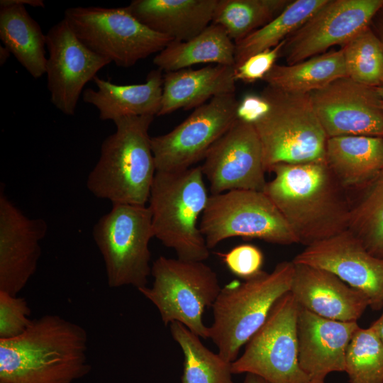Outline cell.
Returning a JSON list of instances; mask_svg holds the SVG:
<instances>
[{
    "mask_svg": "<svg viewBox=\"0 0 383 383\" xmlns=\"http://www.w3.org/2000/svg\"><path fill=\"white\" fill-rule=\"evenodd\" d=\"M263 192L281 213L298 243L308 246L348 230L350 201L326 161L280 163Z\"/></svg>",
    "mask_w": 383,
    "mask_h": 383,
    "instance_id": "1",
    "label": "cell"
},
{
    "mask_svg": "<svg viewBox=\"0 0 383 383\" xmlns=\"http://www.w3.org/2000/svg\"><path fill=\"white\" fill-rule=\"evenodd\" d=\"M88 335L58 315L33 319L21 335L0 340V383H73L91 370Z\"/></svg>",
    "mask_w": 383,
    "mask_h": 383,
    "instance_id": "2",
    "label": "cell"
},
{
    "mask_svg": "<svg viewBox=\"0 0 383 383\" xmlns=\"http://www.w3.org/2000/svg\"><path fill=\"white\" fill-rule=\"evenodd\" d=\"M155 116H135L113 121L116 131L105 138L87 187L113 204L145 206L156 174L148 130Z\"/></svg>",
    "mask_w": 383,
    "mask_h": 383,
    "instance_id": "3",
    "label": "cell"
},
{
    "mask_svg": "<svg viewBox=\"0 0 383 383\" xmlns=\"http://www.w3.org/2000/svg\"><path fill=\"white\" fill-rule=\"evenodd\" d=\"M294 274L292 261L278 263L271 272L261 271L243 282L234 280L221 289L212 306L209 338L230 362L266 321L275 302L289 292Z\"/></svg>",
    "mask_w": 383,
    "mask_h": 383,
    "instance_id": "4",
    "label": "cell"
},
{
    "mask_svg": "<svg viewBox=\"0 0 383 383\" xmlns=\"http://www.w3.org/2000/svg\"><path fill=\"white\" fill-rule=\"evenodd\" d=\"M209 196L200 166L156 172L148 200L154 237L177 258L204 262L209 257L199 223Z\"/></svg>",
    "mask_w": 383,
    "mask_h": 383,
    "instance_id": "5",
    "label": "cell"
},
{
    "mask_svg": "<svg viewBox=\"0 0 383 383\" xmlns=\"http://www.w3.org/2000/svg\"><path fill=\"white\" fill-rule=\"evenodd\" d=\"M261 95L268 111L254 123L266 172L277 164L326 160L328 136L309 94L284 91L269 85Z\"/></svg>",
    "mask_w": 383,
    "mask_h": 383,
    "instance_id": "6",
    "label": "cell"
},
{
    "mask_svg": "<svg viewBox=\"0 0 383 383\" xmlns=\"http://www.w3.org/2000/svg\"><path fill=\"white\" fill-rule=\"evenodd\" d=\"M151 274L152 287L138 290L157 308L164 325L179 322L200 338H209L204 313L221 289L211 267L202 261L160 256L152 263Z\"/></svg>",
    "mask_w": 383,
    "mask_h": 383,
    "instance_id": "7",
    "label": "cell"
},
{
    "mask_svg": "<svg viewBox=\"0 0 383 383\" xmlns=\"http://www.w3.org/2000/svg\"><path fill=\"white\" fill-rule=\"evenodd\" d=\"M94 224L93 238L111 288L147 286L151 274L150 240L154 237L148 206L113 204Z\"/></svg>",
    "mask_w": 383,
    "mask_h": 383,
    "instance_id": "8",
    "label": "cell"
},
{
    "mask_svg": "<svg viewBox=\"0 0 383 383\" xmlns=\"http://www.w3.org/2000/svg\"><path fill=\"white\" fill-rule=\"evenodd\" d=\"M64 18L88 48L118 67H132L174 41L143 24L126 6L71 7Z\"/></svg>",
    "mask_w": 383,
    "mask_h": 383,
    "instance_id": "9",
    "label": "cell"
},
{
    "mask_svg": "<svg viewBox=\"0 0 383 383\" xmlns=\"http://www.w3.org/2000/svg\"><path fill=\"white\" fill-rule=\"evenodd\" d=\"M199 228L209 250L234 237L278 245L298 243L281 213L261 191L238 189L210 195Z\"/></svg>",
    "mask_w": 383,
    "mask_h": 383,
    "instance_id": "10",
    "label": "cell"
},
{
    "mask_svg": "<svg viewBox=\"0 0 383 383\" xmlns=\"http://www.w3.org/2000/svg\"><path fill=\"white\" fill-rule=\"evenodd\" d=\"M299 305L289 292L281 296L231 364L233 374H253L269 383H308L298 360Z\"/></svg>",
    "mask_w": 383,
    "mask_h": 383,
    "instance_id": "11",
    "label": "cell"
},
{
    "mask_svg": "<svg viewBox=\"0 0 383 383\" xmlns=\"http://www.w3.org/2000/svg\"><path fill=\"white\" fill-rule=\"evenodd\" d=\"M235 93L219 95L197 107L169 133L152 137L156 172L186 170L204 160L210 148L238 119Z\"/></svg>",
    "mask_w": 383,
    "mask_h": 383,
    "instance_id": "12",
    "label": "cell"
},
{
    "mask_svg": "<svg viewBox=\"0 0 383 383\" xmlns=\"http://www.w3.org/2000/svg\"><path fill=\"white\" fill-rule=\"evenodd\" d=\"M383 0H326L285 40L280 56L292 65L342 47L370 23Z\"/></svg>",
    "mask_w": 383,
    "mask_h": 383,
    "instance_id": "13",
    "label": "cell"
},
{
    "mask_svg": "<svg viewBox=\"0 0 383 383\" xmlns=\"http://www.w3.org/2000/svg\"><path fill=\"white\" fill-rule=\"evenodd\" d=\"M200 167L211 194L238 189L263 192L267 183L255 126L238 118L210 148Z\"/></svg>",
    "mask_w": 383,
    "mask_h": 383,
    "instance_id": "14",
    "label": "cell"
},
{
    "mask_svg": "<svg viewBox=\"0 0 383 383\" xmlns=\"http://www.w3.org/2000/svg\"><path fill=\"white\" fill-rule=\"evenodd\" d=\"M309 94L328 138H383V106L377 88L343 77Z\"/></svg>",
    "mask_w": 383,
    "mask_h": 383,
    "instance_id": "15",
    "label": "cell"
},
{
    "mask_svg": "<svg viewBox=\"0 0 383 383\" xmlns=\"http://www.w3.org/2000/svg\"><path fill=\"white\" fill-rule=\"evenodd\" d=\"M45 74L53 106L73 116L85 85L111 62L88 48L63 18L46 33Z\"/></svg>",
    "mask_w": 383,
    "mask_h": 383,
    "instance_id": "16",
    "label": "cell"
},
{
    "mask_svg": "<svg viewBox=\"0 0 383 383\" xmlns=\"http://www.w3.org/2000/svg\"><path fill=\"white\" fill-rule=\"evenodd\" d=\"M292 261L333 274L362 292L373 309L383 307V260L370 253L349 230L306 246Z\"/></svg>",
    "mask_w": 383,
    "mask_h": 383,
    "instance_id": "17",
    "label": "cell"
},
{
    "mask_svg": "<svg viewBox=\"0 0 383 383\" xmlns=\"http://www.w3.org/2000/svg\"><path fill=\"white\" fill-rule=\"evenodd\" d=\"M48 231L43 218L27 217L0 193V291L17 294L37 270L40 241Z\"/></svg>",
    "mask_w": 383,
    "mask_h": 383,
    "instance_id": "18",
    "label": "cell"
},
{
    "mask_svg": "<svg viewBox=\"0 0 383 383\" xmlns=\"http://www.w3.org/2000/svg\"><path fill=\"white\" fill-rule=\"evenodd\" d=\"M359 327L357 322L328 319L299 306L298 360L310 380L325 381L328 374L345 371L346 349Z\"/></svg>",
    "mask_w": 383,
    "mask_h": 383,
    "instance_id": "19",
    "label": "cell"
},
{
    "mask_svg": "<svg viewBox=\"0 0 383 383\" xmlns=\"http://www.w3.org/2000/svg\"><path fill=\"white\" fill-rule=\"evenodd\" d=\"M290 292L300 306L340 321L357 322L370 305L362 292L333 274L303 264H294Z\"/></svg>",
    "mask_w": 383,
    "mask_h": 383,
    "instance_id": "20",
    "label": "cell"
},
{
    "mask_svg": "<svg viewBox=\"0 0 383 383\" xmlns=\"http://www.w3.org/2000/svg\"><path fill=\"white\" fill-rule=\"evenodd\" d=\"M162 71L151 70L144 83L119 85L96 76L93 82L96 89L83 91V101L94 106L101 120H115L135 116L158 115L161 107Z\"/></svg>",
    "mask_w": 383,
    "mask_h": 383,
    "instance_id": "21",
    "label": "cell"
},
{
    "mask_svg": "<svg viewBox=\"0 0 383 383\" xmlns=\"http://www.w3.org/2000/svg\"><path fill=\"white\" fill-rule=\"evenodd\" d=\"M216 3L217 0H133L126 7L150 29L183 42L209 26Z\"/></svg>",
    "mask_w": 383,
    "mask_h": 383,
    "instance_id": "22",
    "label": "cell"
},
{
    "mask_svg": "<svg viewBox=\"0 0 383 383\" xmlns=\"http://www.w3.org/2000/svg\"><path fill=\"white\" fill-rule=\"evenodd\" d=\"M235 67L216 65L165 72L157 116L197 108L209 99L235 91Z\"/></svg>",
    "mask_w": 383,
    "mask_h": 383,
    "instance_id": "23",
    "label": "cell"
},
{
    "mask_svg": "<svg viewBox=\"0 0 383 383\" xmlns=\"http://www.w3.org/2000/svg\"><path fill=\"white\" fill-rule=\"evenodd\" d=\"M326 160L348 192L357 189L383 169V138L365 135L328 138Z\"/></svg>",
    "mask_w": 383,
    "mask_h": 383,
    "instance_id": "24",
    "label": "cell"
},
{
    "mask_svg": "<svg viewBox=\"0 0 383 383\" xmlns=\"http://www.w3.org/2000/svg\"><path fill=\"white\" fill-rule=\"evenodd\" d=\"M0 39L31 77L45 74L46 34L24 6L0 5Z\"/></svg>",
    "mask_w": 383,
    "mask_h": 383,
    "instance_id": "25",
    "label": "cell"
},
{
    "mask_svg": "<svg viewBox=\"0 0 383 383\" xmlns=\"http://www.w3.org/2000/svg\"><path fill=\"white\" fill-rule=\"evenodd\" d=\"M235 48L225 29L211 23L189 40L170 43L155 56L153 63L165 72L201 63L235 67Z\"/></svg>",
    "mask_w": 383,
    "mask_h": 383,
    "instance_id": "26",
    "label": "cell"
},
{
    "mask_svg": "<svg viewBox=\"0 0 383 383\" xmlns=\"http://www.w3.org/2000/svg\"><path fill=\"white\" fill-rule=\"evenodd\" d=\"M343 77L348 74L340 48L292 65L275 64L262 80L284 91L309 94Z\"/></svg>",
    "mask_w": 383,
    "mask_h": 383,
    "instance_id": "27",
    "label": "cell"
},
{
    "mask_svg": "<svg viewBox=\"0 0 383 383\" xmlns=\"http://www.w3.org/2000/svg\"><path fill=\"white\" fill-rule=\"evenodd\" d=\"M348 194V230L370 253L383 260V169L367 184Z\"/></svg>",
    "mask_w": 383,
    "mask_h": 383,
    "instance_id": "28",
    "label": "cell"
},
{
    "mask_svg": "<svg viewBox=\"0 0 383 383\" xmlns=\"http://www.w3.org/2000/svg\"><path fill=\"white\" fill-rule=\"evenodd\" d=\"M326 0H293L274 19L235 43V67L250 57L273 48L308 20Z\"/></svg>",
    "mask_w": 383,
    "mask_h": 383,
    "instance_id": "29",
    "label": "cell"
},
{
    "mask_svg": "<svg viewBox=\"0 0 383 383\" xmlns=\"http://www.w3.org/2000/svg\"><path fill=\"white\" fill-rule=\"evenodd\" d=\"M170 328L184 355L182 383H234L232 362L206 348L199 335L182 323L173 322Z\"/></svg>",
    "mask_w": 383,
    "mask_h": 383,
    "instance_id": "30",
    "label": "cell"
},
{
    "mask_svg": "<svg viewBox=\"0 0 383 383\" xmlns=\"http://www.w3.org/2000/svg\"><path fill=\"white\" fill-rule=\"evenodd\" d=\"M292 0H217L212 22L235 43L278 16Z\"/></svg>",
    "mask_w": 383,
    "mask_h": 383,
    "instance_id": "31",
    "label": "cell"
},
{
    "mask_svg": "<svg viewBox=\"0 0 383 383\" xmlns=\"http://www.w3.org/2000/svg\"><path fill=\"white\" fill-rule=\"evenodd\" d=\"M340 49L348 77L366 86H383V46L370 25Z\"/></svg>",
    "mask_w": 383,
    "mask_h": 383,
    "instance_id": "32",
    "label": "cell"
},
{
    "mask_svg": "<svg viewBox=\"0 0 383 383\" xmlns=\"http://www.w3.org/2000/svg\"><path fill=\"white\" fill-rule=\"evenodd\" d=\"M350 383H383V343L374 328L359 327L347 347L345 371Z\"/></svg>",
    "mask_w": 383,
    "mask_h": 383,
    "instance_id": "33",
    "label": "cell"
},
{
    "mask_svg": "<svg viewBox=\"0 0 383 383\" xmlns=\"http://www.w3.org/2000/svg\"><path fill=\"white\" fill-rule=\"evenodd\" d=\"M31 310L27 301L0 291V340H9L23 334L30 326Z\"/></svg>",
    "mask_w": 383,
    "mask_h": 383,
    "instance_id": "34",
    "label": "cell"
},
{
    "mask_svg": "<svg viewBox=\"0 0 383 383\" xmlns=\"http://www.w3.org/2000/svg\"><path fill=\"white\" fill-rule=\"evenodd\" d=\"M221 256L228 269L244 280L255 277L262 271L263 254L255 245H239L228 252L221 254Z\"/></svg>",
    "mask_w": 383,
    "mask_h": 383,
    "instance_id": "35",
    "label": "cell"
},
{
    "mask_svg": "<svg viewBox=\"0 0 383 383\" xmlns=\"http://www.w3.org/2000/svg\"><path fill=\"white\" fill-rule=\"evenodd\" d=\"M285 40L273 48L264 50L248 58L241 65L235 67V81L253 83L263 79L270 71L279 57Z\"/></svg>",
    "mask_w": 383,
    "mask_h": 383,
    "instance_id": "36",
    "label": "cell"
},
{
    "mask_svg": "<svg viewBox=\"0 0 383 383\" xmlns=\"http://www.w3.org/2000/svg\"><path fill=\"white\" fill-rule=\"evenodd\" d=\"M268 109L269 104L261 94H248L238 101L237 117L238 119L254 123Z\"/></svg>",
    "mask_w": 383,
    "mask_h": 383,
    "instance_id": "37",
    "label": "cell"
},
{
    "mask_svg": "<svg viewBox=\"0 0 383 383\" xmlns=\"http://www.w3.org/2000/svg\"><path fill=\"white\" fill-rule=\"evenodd\" d=\"M370 27L383 46V4L373 16L370 23Z\"/></svg>",
    "mask_w": 383,
    "mask_h": 383,
    "instance_id": "38",
    "label": "cell"
},
{
    "mask_svg": "<svg viewBox=\"0 0 383 383\" xmlns=\"http://www.w3.org/2000/svg\"><path fill=\"white\" fill-rule=\"evenodd\" d=\"M19 4L22 6H30L36 8H45V2L43 0H1L0 5L2 4Z\"/></svg>",
    "mask_w": 383,
    "mask_h": 383,
    "instance_id": "39",
    "label": "cell"
},
{
    "mask_svg": "<svg viewBox=\"0 0 383 383\" xmlns=\"http://www.w3.org/2000/svg\"><path fill=\"white\" fill-rule=\"evenodd\" d=\"M371 326L374 328L383 343V311L379 318L377 319Z\"/></svg>",
    "mask_w": 383,
    "mask_h": 383,
    "instance_id": "40",
    "label": "cell"
},
{
    "mask_svg": "<svg viewBox=\"0 0 383 383\" xmlns=\"http://www.w3.org/2000/svg\"><path fill=\"white\" fill-rule=\"evenodd\" d=\"M243 383H269L264 379L253 374H245Z\"/></svg>",
    "mask_w": 383,
    "mask_h": 383,
    "instance_id": "41",
    "label": "cell"
},
{
    "mask_svg": "<svg viewBox=\"0 0 383 383\" xmlns=\"http://www.w3.org/2000/svg\"><path fill=\"white\" fill-rule=\"evenodd\" d=\"M11 55V52L6 47H0V65H4L8 60Z\"/></svg>",
    "mask_w": 383,
    "mask_h": 383,
    "instance_id": "42",
    "label": "cell"
},
{
    "mask_svg": "<svg viewBox=\"0 0 383 383\" xmlns=\"http://www.w3.org/2000/svg\"><path fill=\"white\" fill-rule=\"evenodd\" d=\"M377 91L381 97L382 106H383V86L377 88Z\"/></svg>",
    "mask_w": 383,
    "mask_h": 383,
    "instance_id": "43",
    "label": "cell"
},
{
    "mask_svg": "<svg viewBox=\"0 0 383 383\" xmlns=\"http://www.w3.org/2000/svg\"><path fill=\"white\" fill-rule=\"evenodd\" d=\"M308 383H325V381L309 380Z\"/></svg>",
    "mask_w": 383,
    "mask_h": 383,
    "instance_id": "44",
    "label": "cell"
}]
</instances>
